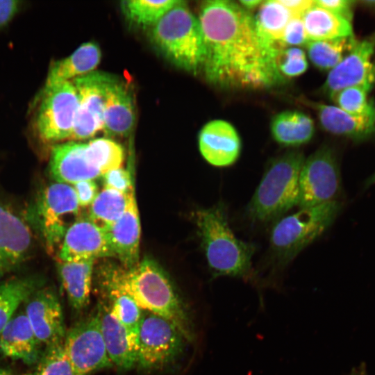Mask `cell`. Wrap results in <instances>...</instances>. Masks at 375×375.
I'll use <instances>...</instances> for the list:
<instances>
[{
    "mask_svg": "<svg viewBox=\"0 0 375 375\" xmlns=\"http://www.w3.org/2000/svg\"><path fill=\"white\" fill-rule=\"evenodd\" d=\"M101 332L108 357L113 366L129 369L137 365L135 338L112 312L108 303H100Z\"/></svg>",
    "mask_w": 375,
    "mask_h": 375,
    "instance_id": "cell-21",
    "label": "cell"
},
{
    "mask_svg": "<svg viewBox=\"0 0 375 375\" xmlns=\"http://www.w3.org/2000/svg\"><path fill=\"white\" fill-rule=\"evenodd\" d=\"M58 256L60 261L115 256L107 231L88 217L76 219L67 228Z\"/></svg>",
    "mask_w": 375,
    "mask_h": 375,
    "instance_id": "cell-15",
    "label": "cell"
},
{
    "mask_svg": "<svg viewBox=\"0 0 375 375\" xmlns=\"http://www.w3.org/2000/svg\"><path fill=\"white\" fill-rule=\"evenodd\" d=\"M184 340L170 321L142 310L135 339L137 365L147 369L169 365L182 353Z\"/></svg>",
    "mask_w": 375,
    "mask_h": 375,
    "instance_id": "cell-8",
    "label": "cell"
},
{
    "mask_svg": "<svg viewBox=\"0 0 375 375\" xmlns=\"http://www.w3.org/2000/svg\"><path fill=\"white\" fill-rule=\"evenodd\" d=\"M115 257L126 269L139 263L140 224L135 196L123 215L106 229Z\"/></svg>",
    "mask_w": 375,
    "mask_h": 375,
    "instance_id": "cell-23",
    "label": "cell"
},
{
    "mask_svg": "<svg viewBox=\"0 0 375 375\" xmlns=\"http://www.w3.org/2000/svg\"><path fill=\"white\" fill-rule=\"evenodd\" d=\"M375 183V172L369 177L368 181H367V185H372Z\"/></svg>",
    "mask_w": 375,
    "mask_h": 375,
    "instance_id": "cell-46",
    "label": "cell"
},
{
    "mask_svg": "<svg viewBox=\"0 0 375 375\" xmlns=\"http://www.w3.org/2000/svg\"><path fill=\"white\" fill-rule=\"evenodd\" d=\"M301 18L308 41L353 35L350 21L315 3Z\"/></svg>",
    "mask_w": 375,
    "mask_h": 375,
    "instance_id": "cell-27",
    "label": "cell"
},
{
    "mask_svg": "<svg viewBox=\"0 0 375 375\" xmlns=\"http://www.w3.org/2000/svg\"><path fill=\"white\" fill-rule=\"evenodd\" d=\"M352 375H367V374L365 371L360 369L358 370H356V372H353Z\"/></svg>",
    "mask_w": 375,
    "mask_h": 375,
    "instance_id": "cell-47",
    "label": "cell"
},
{
    "mask_svg": "<svg viewBox=\"0 0 375 375\" xmlns=\"http://www.w3.org/2000/svg\"><path fill=\"white\" fill-rule=\"evenodd\" d=\"M122 288L142 310L162 317L174 324L185 340L192 333L186 311L168 276L148 257L132 269L112 268Z\"/></svg>",
    "mask_w": 375,
    "mask_h": 375,
    "instance_id": "cell-3",
    "label": "cell"
},
{
    "mask_svg": "<svg viewBox=\"0 0 375 375\" xmlns=\"http://www.w3.org/2000/svg\"><path fill=\"white\" fill-rule=\"evenodd\" d=\"M79 206L85 207L92 203L97 197L98 187L94 180H85L73 185Z\"/></svg>",
    "mask_w": 375,
    "mask_h": 375,
    "instance_id": "cell-40",
    "label": "cell"
},
{
    "mask_svg": "<svg viewBox=\"0 0 375 375\" xmlns=\"http://www.w3.org/2000/svg\"><path fill=\"white\" fill-rule=\"evenodd\" d=\"M153 44L172 64L196 74L202 71L206 48L201 27L181 1L151 27Z\"/></svg>",
    "mask_w": 375,
    "mask_h": 375,
    "instance_id": "cell-5",
    "label": "cell"
},
{
    "mask_svg": "<svg viewBox=\"0 0 375 375\" xmlns=\"http://www.w3.org/2000/svg\"><path fill=\"white\" fill-rule=\"evenodd\" d=\"M94 260L59 261L58 272L68 301L72 308L81 311L89 303Z\"/></svg>",
    "mask_w": 375,
    "mask_h": 375,
    "instance_id": "cell-24",
    "label": "cell"
},
{
    "mask_svg": "<svg viewBox=\"0 0 375 375\" xmlns=\"http://www.w3.org/2000/svg\"><path fill=\"white\" fill-rule=\"evenodd\" d=\"M85 153L90 165L98 169L101 176L120 168L124 158L122 146L106 138L90 140L86 144Z\"/></svg>",
    "mask_w": 375,
    "mask_h": 375,
    "instance_id": "cell-33",
    "label": "cell"
},
{
    "mask_svg": "<svg viewBox=\"0 0 375 375\" xmlns=\"http://www.w3.org/2000/svg\"><path fill=\"white\" fill-rule=\"evenodd\" d=\"M85 147V143L71 141L52 148L49 171L56 182L72 185L101 176L100 171L89 162Z\"/></svg>",
    "mask_w": 375,
    "mask_h": 375,
    "instance_id": "cell-18",
    "label": "cell"
},
{
    "mask_svg": "<svg viewBox=\"0 0 375 375\" xmlns=\"http://www.w3.org/2000/svg\"><path fill=\"white\" fill-rule=\"evenodd\" d=\"M198 19L206 48L202 71L210 83L225 88L256 90L283 81L277 54L259 35L254 17L239 3L203 1Z\"/></svg>",
    "mask_w": 375,
    "mask_h": 375,
    "instance_id": "cell-1",
    "label": "cell"
},
{
    "mask_svg": "<svg viewBox=\"0 0 375 375\" xmlns=\"http://www.w3.org/2000/svg\"><path fill=\"white\" fill-rule=\"evenodd\" d=\"M270 130L274 140L285 147H296L308 142L315 133L312 118L299 110H285L272 119Z\"/></svg>",
    "mask_w": 375,
    "mask_h": 375,
    "instance_id": "cell-26",
    "label": "cell"
},
{
    "mask_svg": "<svg viewBox=\"0 0 375 375\" xmlns=\"http://www.w3.org/2000/svg\"><path fill=\"white\" fill-rule=\"evenodd\" d=\"M375 38L358 41L342 61L330 70L322 86L331 97L338 91L353 86L370 90L375 84Z\"/></svg>",
    "mask_w": 375,
    "mask_h": 375,
    "instance_id": "cell-13",
    "label": "cell"
},
{
    "mask_svg": "<svg viewBox=\"0 0 375 375\" xmlns=\"http://www.w3.org/2000/svg\"><path fill=\"white\" fill-rule=\"evenodd\" d=\"M369 91L360 86L349 87L338 91L331 98L344 111L362 115L375 110V104L368 99Z\"/></svg>",
    "mask_w": 375,
    "mask_h": 375,
    "instance_id": "cell-36",
    "label": "cell"
},
{
    "mask_svg": "<svg viewBox=\"0 0 375 375\" xmlns=\"http://www.w3.org/2000/svg\"><path fill=\"white\" fill-rule=\"evenodd\" d=\"M103 287L112 312L135 339L142 310L116 280L112 268L103 272Z\"/></svg>",
    "mask_w": 375,
    "mask_h": 375,
    "instance_id": "cell-29",
    "label": "cell"
},
{
    "mask_svg": "<svg viewBox=\"0 0 375 375\" xmlns=\"http://www.w3.org/2000/svg\"><path fill=\"white\" fill-rule=\"evenodd\" d=\"M42 283L38 277L26 276L9 279L0 283V333L18 307L42 287Z\"/></svg>",
    "mask_w": 375,
    "mask_h": 375,
    "instance_id": "cell-30",
    "label": "cell"
},
{
    "mask_svg": "<svg viewBox=\"0 0 375 375\" xmlns=\"http://www.w3.org/2000/svg\"><path fill=\"white\" fill-rule=\"evenodd\" d=\"M262 2V0H241L239 3L243 8L248 10L260 6Z\"/></svg>",
    "mask_w": 375,
    "mask_h": 375,
    "instance_id": "cell-44",
    "label": "cell"
},
{
    "mask_svg": "<svg viewBox=\"0 0 375 375\" xmlns=\"http://www.w3.org/2000/svg\"><path fill=\"white\" fill-rule=\"evenodd\" d=\"M79 204L72 185L55 182L45 187L30 211L47 251L53 253L60 247L69 219L78 216Z\"/></svg>",
    "mask_w": 375,
    "mask_h": 375,
    "instance_id": "cell-7",
    "label": "cell"
},
{
    "mask_svg": "<svg viewBox=\"0 0 375 375\" xmlns=\"http://www.w3.org/2000/svg\"><path fill=\"white\" fill-rule=\"evenodd\" d=\"M135 122L133 95L126 84L112 76L106 90L102 131L108 137H125Z\"/></svg>",
    "mask_w": 375,
    "mask_h": 375,
    "instance_id": "cell-19",
    "label": "cell"
},
{
    "mask_svg": "<svg viewBox=\"0 0 375 375\" xmlns=\"http://www.w3.org/2000/svg\"><path fill=\"white\" fill-rule=\"evenodd\" d=\"M134 192L124 194L103 188L90 205L88 218L99 227L108 229L124 213Z\"/></svg>",
    "mask_w": 375,
    "mask_h": 375,
    "instance_id": "cell-31",
    "label": "cell"
},
{
    "mask_svg": "<svg viewBox=\"0 0 375 375\" xmlns=\"http://www.w3.org/2000/svg\"><path fill=\"white\" fill-rule=\"evenodd\" d=\"M291 12L292 17H302L303 15L314 6L312 0H279Z\"/></svg>",
    "mask_w": 375,
    "mask_h": 375,
    "instance_id": "cell-42",
    "label": "cell"
},
{
    "mask_svg": "<svg viewBox=\"0 0 375 375\" xmlns=\"http://www.w3.org/2000/svg\"><path fill=\"white\" fill-rule=\"evenodd\" d=\"M276 63L283 78L298 76L308 67L305 51L298 47L284 48L276 56Z\"/></svg>",
    "mask_w": 375,
    "mask_h": 375,
    "instance_id": "cell-37",
    "label": "cell"
},
{
    "mask_svg": "<svg viewBox=\"0 0 375 375\" xmlns=\"http://www.w3.org/2000/svg\"><path fill=\"white\" fill-rule=\"evenodd\" d=\"M0 375H16V374L9 369L0 368Z\"/></svg>",
    "mask_w": 375,
    "mask_h": 375,
    "instance_id": "cell-45",
    "label": "cell"
},
{
    "mask_svg": "<svg viewBox=\"0 0 375 375\" xmlns=\"http://www.w3.org/2000/svg\"><path fill=\"white\" fill-rule=\"evenodd\" d=\"M338 201L300 208L276 220L269 238V248L276 262L284 265L319 238L336 218Z\"/></svg>",
    "mask_w": 375,
    "mask_h": 375,
    "instance_id": "cell-6",
    "label": "cell"
},
{
    "mask_svg": "<svg viewBox=\"0 0 375 375\" xmlns=\"http://www.w3.org/2000/svg\"><path fill=\"white\" fill-rule=\"evenodd\" d=\"M78 108V95L71 81L44 88L37 117L40 137L47 142L71 139Z\"/></svg>",
    "mask_w": 375,
    "mask_h": 375,
    "instance_id": "cell-11",
    "label": "cell"
},
{
    "mask_svg": "<svg viewBox=\"0 0 375 375\" xmlns=\"http://www.w3.org/2000/svg\"><path fill=\"white\" fill-rule=\"evenodd\" d=\"M306 158L302 152L289 151L270 160L246 208L253 222L278 220L297 205L299 181Z\"/></svg>",
    "mask_w": 375,
    "mask_h": 375,
    "instance_id": "cell-4",
    "label": "cell"
},
{
    "mask_svg": "<svg viewBox=\"0 0 375 375\" xmlns=\"http://www.w3.org/2000/svg\"><path fill=\"white\" fill-rule=\"evenodd\" d=\"M101 57V50L97 44L94 42L82 44L71 55L51 65L44 88L71 81L94 71Z\"/></svg>",
    "mask_w": 375,
    "mask_h": 375,
    "instance_id": "cell-25",
    "label": "cell"
},
{
    "mask_svg": "<svg viewBox=\"0 0 375 375\" xmlns=\"http://www.w3.org/2000/svg\"><path fill=\"white\" fill-rule=\"evenodd\" d=\"M194 217L212 274L216 276L249 277L256 247L235 236L229 225L225 204L219 202L212 207L200 209Z\"/></svg>",
    "mask_w": 375,
    "mask_h": 375,
    "instance_id": "cell-2",
    "label": "cell"
},
{
    "mask_svg": "<svg viewBox=\"0 0 375 375\" xmlns=\"http://www.w3.org/2000/svg\"><path fill=\"white\" fill-rule=\"evenodd\" d=\"M357 42L352 35L309 41L305 46L309 59L316 67L322 70H331L342 61Z\"/></svg>",
    "mask_w": 375,
    "mask_h": 375,
    "instance_id": "cell-32",
    "label": "cell"
},
{
    "mask_svg": "<svg viewBox=\"0 0 375 375\" xmlns=\"http://www.w3.org/2000/svg\"><path fill=\"white\" fill-rule=\"evenodd\" d=\"M104 188L111 189L124 194L134 192L131 176L128 170L122 167L111 170L102 175Z\"/></svg>",
    "mask_w": 375,
    "mask_h": 375,
    "instance_id": "cell-38",
    "label": "cell"
},
{
    "mask_svg": "<svg viewBox=\"0 0 375 375\" xmlns=\"http://www.w3.org/2000/svg\"><path fill=\"white\" fill-rule=\"evenodd\" d=\"M292 17L291 12L279 0L263 1L254 17L259 35L277 54L286 47L282 38Z\"/></svg>",
    "mask_w": 375,
    "mask_h": 375,
    "instance_id": "cell-28",
    "label": "cell"
},
{
    "mask_svg": "<svg viewBox=\"0 0 375 375\" xmlns=\"http://www.w3.org/2000/svg\"><path fill=\"white\" fill-rule=\"evenodd\" d=\"M354 1L349 0H315L316 6L336 13L349 21L352 17V8Z\"/></svg>",
    "mask_w": 375,
    "mask_h": 375,
    "instance_id": "cell-41",
    "label": "cell"
},
{
    "mask_svg": "<svg viewBox=\"0 0 375 375\" xmlns=\"http://www.w3.org/2000/svg\"><path fill=\"white\" fill-rule=\"evenodd\" d=\"M180 1L129 0L122 1L121 6L129 21L139 26L151 27Z\"/></svg>",
    "mask_w": 375,
    "mask_h": 375,
    "instance_id": "cell-34",
    "label": "cell"
},
{
    "mask_svg": "<svg viewBox=\"0 0 375 375\" xmlns=\"http://www.w3.org/2000/svg\"><path fill=\"white\" fill-rule=\"evenodd\" d=\"M33 375H75L63 347V341L46 347Z\"/></svg>",
    "mask_w": 375,
    "mask_h": 375,
    "instance_id": "cell-35",
    "label": "cell"
},
{
    "mask_svg": "<svg viewBox=\"0 0 375 375\" xmlns=\"http://www.w3.org/2000/svg\"><path fill=\"white\" fill-rule=\"evenodd\" d=\"M33 247V237L28 224L0 203V279L26 260Z\"/></svg>",
    "mask_w": 375,
    "mask_h": 375,
    "instance_id": "cell-16",
    "label": "cell"
},
{
    "mask_svg": "<svg viewBox=\"0 0 375 375\" xmlns=\"http://www.w3.org/2000/svg\"><path fill=\"white\" fill-rule=\"evenodd\" d=\"M112 77L107 73L94 70L71 80L78 95L71 139L90 138L102 130L106 90Z\"/></svg>",
    "mask_w": 375,
    "mask_h": 375,
    "instance_id": "cell-12",
    "label": "cell"
},
{
    "mask_svg": "<svg viewBox=\"0 0 375 375\" xmlns=\"http://www.w3.org/2000/svg\"><path fill=\"white\" fill-rule=\"evenodd\" d=\"M63 347L75 375L114 367L104 343L98 308L66 332Z\"/></svg>",
    "mask_w": 375,
    "mask_h": 375,
    "instance_id": "cell-9",
    "label": "cell"
},
{
    "mask_svg": "<svg viewBox=\"0 0 375 375\" xmlns=\"http://www.w3.org/2000/svg\"><path fill=\"white\" fill-rule=\"evenodd\" d=\"M19 1L15 0H0V27L8 23L16 14Z\"/></svg>",
    "mask_w": 375,
    "mask_h": 375,
    "instance_id": "cell-43",
    "label": "cell"
},
{
    "mask_svg": "<svg viewBox=\"0 0 375 375\" xmlns=\"http://www.w3.org/2000/svg\"><path fill=\"white\" fill-rule=\"evenodd\" d=\"M301 17H292L287 24L282 42L287 45H306L308 42Z\"/></svg>",
    "mask_w": 375,
    "mask_h": 375,
    "instance_id": "cell-39",
    "label": "cell"
},
{
    "mask_svg": "<svg viewBox=\"0 0 375 375\" xmlns=\"http://www.w3.org/2000/svg\"><path fill=\"white\" fill-rule=\"evenodd\" d=\"M24 312L40 342L45 347L64 340L62 310L56 292L40 287L24 301Z\"/></svg>",
    "mask_w": 375,
    "mask_h": 375,
    "instance_id": "cell-14",
    "label": "cell"
},
{
    "mask_svg": "<svg viewBox=\"0 0 375 375\" xmlns=\"http://www.w3.org/2000/svg\"><path fill=\"white\" fill-rule=\"evenodd\" d=\"M201 156L210 165L226 167L234 164L240 157L242 143L235 128L223 119L206 124L199 135Z\"/></svg>",
    "mask_w": 375,
    "mask_h": 375,
    "instance_id": "cell-17",
    "label": "cell"
},
{
    "mask_svg": "<svg viewBox=\"0 0 375 375\" xmlns=\"http://www.w3.org/2000/svg\"><path fill=\"white\" fill-rule=\"evenodd\" d=\"M24 310L15 313L0 333V351L27 365L37 363L42 352Z\"/></svg>",
    "mask_w": 375,
    "mask_h": 375,
    "instance_id": "cell-22",
    "label": "cell"
},
{
    "mask_svg": "<svg viewBox=\"0 0 375 375\" xmlns=\"http://www.w3.org/2000/svg\"><path fill=\"white\" fill-rule=\"evenodd\" d=\"M299 208L337 201L341 189L339 167L333 151L324 146L305 159L299 181Z\"/></svg>",
    "mask_w": 375,
    "mask_h": 375,
    "instance_id": "cell-10",
    "label": "cell"
},
{
    "mask_svg": "<svg viewBox=\"0 0 375 375\" xmlns=\"http://www.w3.org/2000/svg\"><path fill=\"white\" fill-rule=\"evenodd\" d=\"M301 100L315 110L322 127L331 133L354 140H365L375 133V110L357 115L348 113L336 106Z\"/></svg>",
    "mask_w": 375,
    "mask_h": 375,
    "instance_id": "cell-20",
    "label": "cell"
}]
</instances>
